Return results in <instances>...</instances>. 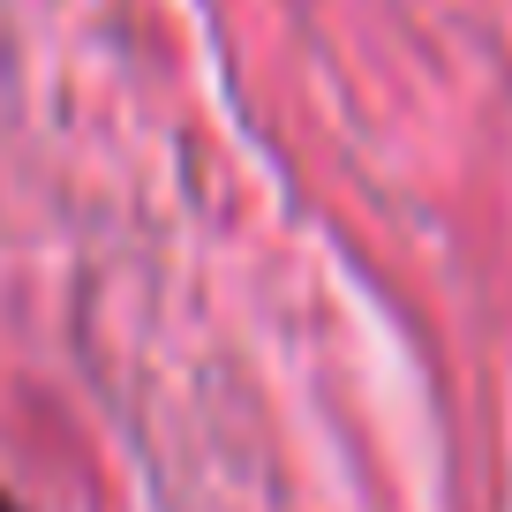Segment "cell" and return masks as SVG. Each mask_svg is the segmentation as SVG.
I'll return each instance as SVG.
<instances>
[{
    "label": "cell",
    "instance_id": "1",
    "mask_svg": "<svg viewBox=\"0 0 512 512\" xmlns=\"http://www.w3.org/2000/svg\"><path fill=\"white\" fill-rule=\"evenodd\" d=\"M0 512H8V505H0Z\"/></svg>",
    "mask_w": 512,
    "mask_h": 512
}]
</instances>
